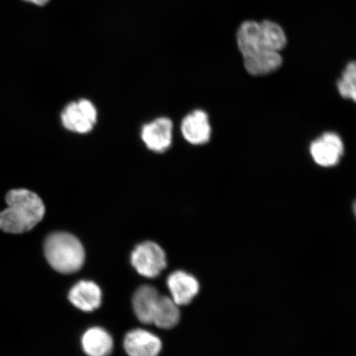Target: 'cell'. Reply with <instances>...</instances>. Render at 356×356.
I'll return each mask as SVG.
<instances>
[{"label": "cell", "mask_w": 356, "mask_h": 356, "mask_svg": "<svg viewBox=\"0 0 356 356\" xmlns=\"http://www.w3.org/2000/svg\"><path fill=\"white\" fill-rule=\"evenodd\" d=\"M236 42L244 68L252 76H266L283 65L282 55L287 47L286 31L273 20H246L239 25Z\"/></svg>", "instance_id": "6da1fadb"}, {"label": "cell", "mask_w": 356, "mask_h": 356, "mask_svg": "<svg viewBox=\"0 0 356 356\" xmlns=\"http://www.w3.org/2000/svg\"><path fill=\"white\" fill-rule=\"evenodd\" d=\"M6 200L8 207L0 211V230L8 234L29 232L42 220L46 212L42 200L29 190H11Z\"/></svg>", "instance_id": "7a4b0ae2"}, {"label": "cell", "mask_w": 356, "mask_h": 356, "mask_svg": "<svg viewBox=\"0 0 356 356\" xmlns=\"http://www.w3.org/2000/svg\"><path fill=\"white\" fill-rule=\"evenodd\" d=\"M48 264L62 274L77 273L84 264L86 252L81 242L73 234L57 232L49 235L44 244Z\"/></svg>", "instance_id": "3957f363"}, {"label": "cell", "mask_w": 356, "mask_h": 356, "mask_svg": "<svg viewBox=\"0 0 356 356\" xmlns=\"http://www.w3.org/2000/svg\"><path fill=\"white\" fill-rule=\"evenodd\" d=\"M131 260L137 273L147 278L159 277L167 267L165 252L153 242L137 245L131 253Z\"/></svg>", "instance_id": "277c9868"}, {"label": "cell", "mask_w": 356, "mask_h": 356, "mask_svg": "<svg viewBox=\"0 0 356 356\" xmlns=\"http://www.w3.org/2000/svg\"><path fill=\"white\" fill-rule=\"evenodd\" d=\"M62 123L70 131L88 133L97 122V111L90 101L82 99L71 102L62 111Z\"/></svg>", "instance_id": "5b68a950"}, {"label": "cell", "mask_w": 356, "mask_h": 356, "mask_svg": "<svg viewBox=\"0 0 356 356\" xmlns=\"http://www.w3.org/2000/svg\"><path fill=\"white\" fill-rule=\"evenodd\" d=\"M343 154V141L336 133H324L310 145L312 159L318 165L323 168L337 165Z\"/></svg>", "instance_id": "8992f818"}, {"label": "cell", "mask_w": 356, "mask_h": 356, "mask_svg": "<svg viewBox=\"0 0 356 356\" xmlns=\"http://www.w3.org/2000/svg\"><path fill=\"white\" fill-rule=\"evenodd\" d=\"M167 284L171 299L178 306L189 305L200 291L198 280L184 270H176L169 275Z\"/></svg>", "instance_id": "52a82bcc"}, {"label": "cell", "mask_w": 356, "mask_h": 356, "mask_svg": "<svg viewBox=\"0 0 356 356\" xmlns=\"http://www.w3.org/2000/svg\"><path fill=\"white\" fill-rule=\"evenodd\" d=\"M172 122L166 118H158L142 129L141 137L147 147L154 152L162 153L172 145Z\"/></svg>", "instance_id": "ba28073f"}, {"label": "cell", "mask_w": 356, "mask_h": 356, "mask_svg": "<svg viewBox=\"0 0 356 356\" xmlns=\"http://www.w3.org/2000/svg\"><path fill=\"white\" fill-rule=\"evenodd\" d=\"M181 130L184 139L194 145L208 143L211 137V126L206 111L195 110L186 115Z\"/></svg>", "instance_id": "9c48e42d"}, {"label": "cell", "mask_w": 356, "mask_h": 356, "mask_svg": "<svg viewBox=\"0 0 356 356\" xmlns=\"http://www.w3.org/2000/svg\"><path fill=\"white\" fill-rule=\"evenodd\" d=\"M124 347L129 356H158L162 350V341L153 333L136 329L127 334Z\"/></svg>", "instance_id": "30bf717a"}, {"label": "cell", "mask_w": 356, "mask_h": 356, "mask_svg": "<svg viewBox=\"0 0 356 356\" xmlns=\"http://www.w3.org/2000/svg\"><path fill=\"white\" fill-rule=\"evenodd\" d=\"M102 291L97 284L81 280L70 289L69 300L77 309L84 312H92L102 304Z\"/></svg>", "instance_id": "8fae6325"}, {"label": "cell", "mask_w": 356, "mask_h": 356, "mask_svg": "<svg viewBox=\"0 0 356 356\" xmlns=\"http://www.w3.org/2000/svg\"><path fill=\"white\" fill-rule=\"evenodd\" d=\"M160 295L154 287L143 286L137 289L133 297V309L142 323L153 324Z\"/></svg>", "instance_id": "7c38bea8"}, {"label": "cell", "mask_w": 356, "mask_h": 356, "mask_svg": "<svg viewBox=\"0 0 356 356\" xmlns=\"http://www.w3.org/2000/svg\"><path fill=\"white\" fill-rule=\"evenodd\" d=\"M82 347L88 356H109L113 349L110 334L101 327H92L82 337Z\"/></svg>", "instance_id": "4fadbf2b"}, {"label": "cell", "mask_w": 356, "mask_h": 356, "mask_svg": "<svg viewBox=\"0 0 356 356\" xmlns=\"http://www.w3.org/2000/svg\"><path fill=\"white\" fill-rule=\"evenodd\" d=\"M181 317L179 306L171 298L160 296L153 318V324L162 329L177 326Z\"/></svg>", "instance_id": "5bb4252c"}, {"label": "cell", "mask_w": 356, "mask_h": 356, "mask_svg": "<svg viewBox=\"0 0 356 356\" xmlns=\"http://www.w3.org/2000/svg\"><path fill=\"white\" fill-rule=\"evenodd\" d=\"M337 90L340 95L346 99L356 100V65L350 61L345 67L341 76L338 80Z\"/></svg>", "instance_id": "9a60e30c"}, {"label": "cell", "mask_w": 356, "mask_h": 356, "mask_svg": "<svg viewBox=\"0 0 356 356\" xmlns=\"http://www.w3.org/2000/svg\"><path fill=\"white\" fill-rule=\"evenodd\" d=\"M24 1L35 4L38 6H44L49 2V0H24Z\"/></svg>", "instance_id": "2e32d148"}]
</instances>
